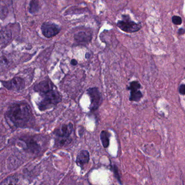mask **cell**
Wrapping results in <instances>:
<instances>
[{
    "mask_svg": "<svg viewBox=\"0 0 185 185\" xmlns=\"http://www.w3.org/2000/svg\"><path fill=\"white\" fill-rule=\"evenodd\" d=\"M12 38L11 31L4 28L0 31V45H6L9 43Z\"/></svg>",
    "mask_w": 185,
    "mask_h": 185,
    "instance_id": "obj_9",
    "label": "cell"
},
{
    "mask_svg": "<svg viewBox=\"0 0 185 185\" xmlns=\"http://www.w3.org/2000/svg\"><path fill=\"white\" fill-rule=\"evenodd\" d=\"M90 155L87 151H81L77 155L76 159V163L80 166L82 169L85 164L88 163L89 161Z\"/></svg>",
    "mask_w": 185,
    "mask_h": 185,
    "instance_id": "obj_8",
    "label": "cell"
},
{
    "mask_svg": "<svg viewBox=\"0 0 185 185\" xmlns=\"http://www.w3.org/2000/svg\"><path fill=\"white\" fill-rule=\"evenodd\" d=\"M111 170H112V172H113L115 177L117 179V181L120 182V184H122L120 177V175H119V170H118V168H117V166H115V165H113V166H111Z\"/></svg>",
    "mask_w": 185,
    "mask_h": 185,
    "instance_id": "obj_16",
    "label": "cell"
},
{
    "mask_svg": "<svg viewBox=\"0 0 185 185\" xmlns=\"http://www.w3.org/2000/svg\"><path fill=\"white\" fill-rule=\"evenodd\" d=\"M172 22L176 25H179L182 24V18L178 16H174L172 18Z\"/></svg>",
    "mask_w": 185,
    "mask_h": 185,
    "instance_id": "obj_18",
    "label": "cell"
},
{
    "mask_svg": "<svg viewBox=\"0 0 185 185\" xmlns=\"http://www.w3.org/2000/svg\"><path fill=\"white\" fill-rule=\"evenodd\" d=\"M141 88V85L138 81H133L130 83V85L127 87L128 90H139Z\"/></svg>",
    "mask_w": 185,
    "mask_h": 185,
    "instance_id": "obj_15",
    "label": "cell"
},
{
    "mask_svg": "<svg viewBox=\"0 0 185 185\" xmlns=\"http://www.w3.org/2000/svg\"><path fill=\"white\" fill-rule=\"evenodd\" d=\"M42 100L38 104L41 111H45L56 105L62 101V96L55 86L40 93Z\"/></svg>",
    "mask_w": 185,
    "mask_h": 185,
    "instance_id": "obj_2",
    "label": "cell"
},
{
    "mask_svg": "<svg viewBox=\"0 0 185 185\" xmlns=\"http://www.w3.org/2000/svg\"><path fill=\"white\" fill-rule=\"evenodd\" d=\"M2 83L6 88L13 91H20L25 86L24 81L20 77L14 78L9 81H2Z\"/></svg>",
    "mask_w": 185,
    "mask_h": 185,
    "instance_id": "obj_7",
    "label": "cell"
},
{
    "mask_svg": "<svg viewBox=\"0 0 185 185\" xmlns=\"http://www.w3.org/2000/svg\"><path fill=\"white\" fill-rule=\"evenodd\" d=\"M73 131V125L70 123L68 124H63L60 128L57 129L54 132L56 135V143L57 146H63L71 142L70 136Z\"/></svg>",
    "mask_w": 185,
    "mask_h": 185,
    "instance_id": "obj_3",
    "label": "cell"
},
{
    "mask_svg": "<svg viewBox=\"0 0 185 185\" xmlns=\"http://www.w3.org/2000/svg\"><path fill=\"white\" fill-rule=\"evenodd\" d=\"M30 106L26 103L12 105L8 110L7 117L12 123L17 127H26L33 118Z\"/></svg>",
    "mask_w": 185,
    "mask_h": 185,
    "instance_id": "obj_1",
    "label": "cell"
},
{
    "mask_svg": "<svg viewBox=\"0 0 185 185\" xmlns=\"http://www.w3.org/2000/svg\"><path fill=\"white\" fill-rule=\"evenodd\" d=\"M110 134L108 131L103 130L100 134V139L102 146L105 148H108L110 145Z\"/></svg>",
    "mask_w": 185,
    "mask_h": 185,
    "instance_id": "obj_11",
    "label": "cell"
},
{
    "mask_svg": "<svg viewBox=\"0 0 185 185\" xmlns=\"http://www.w3.org/2000/svg\"><path fill=\"white\" fill-rule=\"evenodd\" d=\"M179 92L182 95H185V85H182L180 86L179 89Z\"/></svg>",
    "mask_w": 185,
    "mask_h": 185,
    "instance_id": "obj_19",
    "label": "cell"
},
{
    "mask_svg": "<svg viewBox=\"0 0 185 185\" xmlns=\"http://www.w3.org/2000/svg\"><path fill=\"white\" fill-rule=\"evenodd\" d=\"M122 17V20L117 22V26L121 30L127 33H134L140 30V25L132 21L128 15H124Z\"/></svg>",
    "mask_w": 185,
    "mask_h": 185,
    "instance_id": "obj_5",
    "label": "cell"
},
{
    "mask_svg": "<svg viewBox=\"0 0 185 185\" xmlns=\"http://www.w3.org/2000/svg\"><path fill=\"white\" fill-rule=\"evenodd\" d=\"M179 34H183L185 33V30L183 29H180L179 31Z\"/></svg>",
    "mask_w": 185,
    "mask_h": 185,
    "instance_id": "obj_22",
    "label": "cell"
},
{
    "mask_svg": "<svg viewBox=\"0 0 185 185\" xmlns=\"http://www.w3.org/2000/svg\"><path fill=\"white\" fill-rule=\"evenodd\" d=\"M39 9V5L37 0H31L29 4V12L34 14L38 12Z\"/></svg>",
    "mask_w": 185,
    "mask_h": 185,
    "instance_id": "obj_14",
    "label": "cell"
},
{
    "mask_svg": "<svg viewBox=\"0 0 185 185\" xmlns=\"http://www.w3.org/2000/svg\"><path fill=\"white\" fill-rule=\"evenodd\" d=\"M86 58H87V59H88V58H90V57H91V54L89 53H88V52H87L86 53Z\"/></svg>",
    "mask_w": 185,
    "mask_h": 185,
    "instance_id": "obj_21",
    "label": "cell"
},
{
    "mask_svg": "<svg viewBox=\"0 0 185 185\" xmlns=\"http://www.w3.org/2000/svg\"><path fill=\"white\" fill-rule=\"evenodd\" d=\"M71 64H72L73 66H76L77 65V60L75 59H72L71 62Z\"/></svg>",
    "mask_w": 185,
    "mask_h": 185,
    "instance_id": "obj_20",
    "label": "cell"
},
{
    "mask_svg": "<svg viewBox=\"0 0 185 185\" xmlns=\"http://www.w3.org/2000/svg\"><path fill=\"white\" fill-rule=\"evenodd\" d=\"M74 39L78 43H87L91 41V35L84 32H80L75 35Z\"/></svg>",
    "mask_w": 185,
    "mask_h": 185,
    "instance_id": "obj_10",
    "label": "cell"
},
{
    "mask_svg": "<svg viewBox=\"0 0 185 185\" xmlns=\"http://www.w3.org/2000/svg\"><path fill=\"white\" fill-rule=\"evenodd\" d=\"M27 147L29 150L33 151V152L40 151V146L34 139H29L27 141Z\"/></svg>",
    "mask_w": 185,
    "mask_h": 185,
    "instance_id": "obj_13",
    "label": "cell"
},
{
    "mask_svg": "<svg viewBox=\"0 0 185 185\" xmlns=\"http://www.w3.org/2000/svg\"><path fill=\"white\" fill-rule=\"evenodd\" d=\"M87 93L90 98L91 104L89 109L91 111H94L98 109L103 101L102 94L96 87L91 88L87 90Z\"/></svg>",
    "mask_w": 185,
    "mask_h": 185,
    "instance_id": "obj_4",
    "label": "cell"
},
{
    "mask_svg": "<svg viewBox=\"0 0 185 185\" xmlns=\"http://www.w3.org/2000/svg\"><path fill=\"white\" fill-rule=\"evenodd\" d=\"M17 182V179L15 177H8L7 179L4 180L1 184H16Z\"/></svg>",
    "mask_w": 185,
    "mask_h": 185,
    "instance_id": "obj_17",
    "label": "cell"
},
{
    "mask_svg": "<svg viewBox=\"0 0 185 185\" xmlns=\"http://www.w3.org/2000/svg\"><path fill=\"white\" fill-rule=\"evenodd\" d=\"M60 30V27L55 23L47 22L42 25V33L47 38L55 36L59 33Z\"/></svg>",
    "mask_w": 185,
    "mask_h": 185,
    "instance_id": "obj_6",
    "label": "cell"
},
{
    "mask_svg": "<svg viewBox=\"0 0 185 185\" xmlns=\"http://www.w3.org/2000/svg\"><path fill=\"white\" fill-rule=\"evenodd\" d=\"M142 97V94L139 90H134L131 91L129 100L132 102H138Z\"/></svg>",
    "mask_w": 185,
    "mask_h": 185,
    "instance_id": "obj_12",
    "label": "cell"
}]
</instances>
